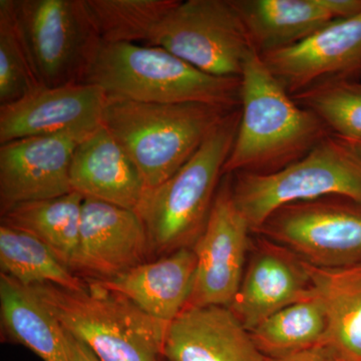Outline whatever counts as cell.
Segmentation results:
<instances>
[{
    "label": "cell",
    "instance_id": "cell-1",
    "mask_svg": "<svg viewBox=\"0 0 361 361\" xmlns=\"http://www.w3.org/2000/svg\"><path fill=\"white\" fill-rule=\"evenodd\" d=\"M329 135L324 123L299 106L260 54L252 51L242 71L238 132L224 176L277 172L307 155Z\"/></svg>",
    "mask_w": 361,
    "mask_h": 361
},
{
    "label": "cell",
    "instance_id": "cell-2",
    "mask_svg": "<svg viewBox=\"0 0 361 361\" xmlns=\"http://www.w3.org/2000/svg\"><path fill=\"white\" fill-rule=\"evenodd\" d=\"M240 122V108L226 115L193 157L163 184L146 191L137 212L151 256L193 248L205 229L224 177Z\"/></svg>",
    "mask_w": 361,
    "mask_h": 361
},
{
    "label": "cell",
    "instance_id": "cell-3",
    "mask_svg": "<svg viewBox=\"0 0 361 361\" xmlns=\"http://www.w3.org/2000/svg\"><path fill=\"white\" fill-rule=\"evenodd\" d=\"M85 82L140 103L203 104L231 111L241 104V78L209 75L153 45L102 42Z\"/></svg>",
    "mask_w": 361,
    "mask_h": 361
},
{
    "label": "cell",
    "instance_id": "cell-4",
    "mask_svg": "<svg viewBox=\"0 0 361 361\" xmlns=\"http://www.w3.org/2000/svg\"><path fill=\"white\" fill-rule=\"evenodd\" d=\"M232 111L203 104L140 103L108 94L103 126L134 161L149 191L178 172Z\"/></svg>",
    "mask_w": 361,
    "mask_h": 361
},
{
    "label": "cell",
    "instance_id": "cell-5",
    "mask_svg": "<svg viewBox=\"0 0 361 361\" xmlns=\"http://www.w3.org/2000/svg\"><path fill=\"white\" fill-rule=\"evenodd\" d=\"M87 281L89 287L82 291L49 284L32 288L63 329L102 361H161L169 323L92 280Z\"/></svg>",
    "mask_w": 361,
    "mask_h": 361
},
{
    "label": "cell",
    "instance_id": "cell-6",
    "mask_svg": "<svg viewBox=\"0 0 361 361\" xmlns=\"http://www.w3.org/2000/svg\"><path fill=\"white\" fill-rule=\"evenodd\" d=\"M235 203L252 233L288 204L341 196L361 202V156L329 135L302 159L271 174L231 175Z\"/></svg>",
    "mask_w": 361,
    "mask_h": 361
},
{
    "label": "cell",
    "instance_id": "cell-7",
    "mask_svg": "<svg viewBox=\"0 0 361 361\" xmlns=\"http://www.w3.org/2000/svg\"><path fill=\"white\" fill-rule=\"evenodd\" d=\"M40 87L84 84L102 39L85 0H11Z\"/></svg>",
    "mask_w": 361,
    "mask_h": 361
},
{
    "label": "cell",
    "instance_id": "cell-8",
    "mask_svg": "<svg viewBox=\"0 0 361 361\" xmlns=\"http://www.w3.org/2000/svg\"><path fill=\"white\" fill-rule=\"evenodd\" d=\"M146 44L224 78H241L247 58L255 51L234 0H179Z\"/></svg>",
    "mask_w": 361,
    "mask_h": 361
},
{
    "label": "cell",
    "instance_id": "cell-9",
    "mask_svg": "<svg viewBox=\"0 0 361 361\" xmlns=\"http://www.w3.org/2000/svg\"><path fill=\"white\" fill-rule=\"evenodd\" d=\"M322 269L361 266V202L341 196L277 209L254 231Z\"/></svg>",
    "mask_w": 361,
    "mask_h": 361
},
{
    "label": "cell",
    "instance_id": "cell-10",
    "mask_svg": "<svg viewBox=\"0 0 361 361\" xmlns=\"http://www.w3.org/2000/svg\"><path fill=\"white\" fill-rule=\"evenodd\" d=\"M250 233V226L233 198L231 175H225L208 223L193 247L197 268L187 307H229L248 260Z\"/></svg>",
    "mask_w": 361,
    "mask_h": 361
},
{
    "label": "cell",
    "instance_id": "cell-11",
    "mask_svg": "<svg viewBox=\"0 0 361 361\" xmlns=\"http://www.w3.org/2000/svg\"><path fill=\"white\" fill-rule=\"evenodd\" d=\"M92 132L23 137L2 144L0 213L18 204L56 198L73 192L71 159L78 144Z\"/></svg>",
    "mask_w": 361,
    "mask_h": 361
},
{
    "label": "cell",
    "instance_id": "cell-12",
    "mask_svg": "<svg viewBox=\"0 0 361 361\" xmlns=\"http://www.w3.org/2000/svg\"><path fill=\"white\" fill-rule=\"evenodd\" d=\"M106 101L102 87L87 82L37 87L0 106V145L23 137L92 132L103 125Z\"/></svg>",
    "mask_w": 361,
    "mask_h": 361
},
{
    "label": "cell",
    "instance_id": "cell-13",
    "mask_svg": "<svg viewBox=\"0 0 361 361\" xmlns=\"http://www.w3.org/2000/svg\"><path fill=\"white\" fill-rule=\"evenodd\" d=\"M229 310L249 332L291 304L314 295L305 263L285 247L258 236Z\"/></svg>",
    "mask_w": 361,
    "mask_h": 361
},
{
    "label": "cell",
    "instance_id": "cell-14",
    "mask_svg": "<svg viewBox=\"0 0 361 361\" xmlns=\"http://www.w3.org/2000/svg\"><path fill=\"white\" fill-rule=\"evenodd\" d=\"M149 255L148 234L139 214L85 199L73 272L85 279H109L146 262Z\"/></svg>",
    "mask_w": 361,
    "mask_h": 361
},
{
    "label": "cell",
    "instance_id": "cell-15",
    "mask_svg": "<svg viewBox=\"0 0 361 361\" xmlns=\"http://www.w3.org/2000/svg\"><path fill=\"white\" fill-rule=\"evenodd\" d=\"M260 56L290 96L326 78L350 77L361 70V13Z\"/></svg>",
    "mask_w": 361,
    "mask_h": 361
},
{
    "label": "cell",
    "instance_id": "cell-16",
    "mask_svg": "<svg viewBox=\"0 0 361 361\" xmlns=\"http://www.w3.org/2000/svg\"><path fill=\"white\" fill-rule=\"evenodd\" d=\"M166 361H265L248 331L225 306L186 307L169 323Z\"/></svg>",
    "mask_w": 361,
    "mask_h": 361
},
{
    "label": "cell",
    "instance_id": "cell-17",
    "mask_svg": "<svg viewBox=\"0 0 361 361\" xmlns=\"http://www.w3.org/2000/svg\"><path fill=\"white\" fill-rule=\"evenodd\" d=\"M73 192L137 211L146 193L134 161L103 125L78 144L70 169Z\"/></svg>",
    "mask_w": 361,
    "mask_h": 361
},
{
    "label": "cell",
    "instance_id": "cell-18",
    "mask_svg": "<svg viewBox=\"0 0 361 361\" xmlns=\"http://www.w3.org/2000/svg\"><path fill=\"white\" fill-rule=\"evenodd\" d=\"M196 268L193 248H184L146 261L118 276L90 280L125 297L152 317L171 323L187 307Z\"/></svg>",
    "mask_w": 361,
    "mask_h": 361
},
{
    "label": "cell",
    "instance_id": "cell-19",
    "mask_svg": "<svg viewBox=\"0 0 361 361\" xmlns=\"http://www.w3.org/2000/svg\"><path fill=\"white\" fill-rule=\"evenodd\" d=\"M258 54L298 44L336 20L324 0H234Z\"/></svg>",
    "mask_w": 361,
    "mask_h": 361
},
{
    "label": "cell",
    "instance_id": "cell-20",
    "mask_svg": "<svg viewBox=\"0 0 361 361\" xmlns=\"http://www.w3.org/2000/svg\"><path fill=\"white\" fill-rule=\"evenodd\" d=\"M0 322L4 338L42 361H70L61 323L32 287L0 273Z\"/></svg>",
    "mask_w": 361,
    "mask_h": 361
},
{
    "label": "cell",
    "instance_id": "cell-21",
    "mask_svg": "<svg viewBox=\"0 0 361 361\" xmlns=\"http://www.w3.org/2000/svg\"><path fill=\"white\" fill-rule=\"evenodd\" d=\"M305 266L326 312L329 329L323 346L337 361H361V266L342 269Z\"/></svg>",
    "mask_w": 361,
    "mask_h": 361
},
{
    "label": "cell",
    "instance_id": "cell-22",
    "mask_svg": "<svg viewBox=\"0 0 361 361\" xmlns=\"http://www.w3.org/2000/svg\"><path fill=\"white\" fill-rule=\"evenodd\" d=\"M85 198L77 192L18 204L1 214V224L32 235L73 270L80 244Z\"/></svg>",
    "mask_w": 361,
    "mask_h": 361
},
{
    "label": "cell",
    "instance_id": "cell-23",
    "mask_svg": "<svg viewBox=\"0 0 361 361\" xmlns=\"http://www.w3.org/2000/svg\"><path fill=\"white\" fill-rule=\"evenodd\" d=\"M0 273L27 287L49 284L75 291L89 287L85 278L63 264L39 239L4 224L0 225Z\"/></svg>",
    "mask_w": 361,
    "mask_h": 361
},
{
    "label": "cell",
    "instance_id": "cell-24",
    "mask_svg": "<svg viewBox=\"0 0 361 361\" xmlns=\"http://www.w3.org/2000/svg\"><path fill=\"white\" fill-rule=\"evenodd\" d=\"M327 329L324 306L314 294L271 315L250 334L265 357L276 358L323 346Z\"/></svg>",
    "mask_w": 361,
    "mask_h": 361
},
{
    "label": "cell",
    "instance_id": "cell-25",
    "mask_svg": "<svg viewBox=\"0 0 361 361\" xmlns=\"http://www.w3.org/2000/svg\"><path fill=\"white\" fill-rule=\"evenodd\" d=\"M179 0H85L102 42L147 44Z\"/></svg>",
    "mask_w": 361,
    "mask_h": 361
},
{
    "label": "cell",
    "instance_id": "cell-26",
    "mask_svg": "<svg viewBox=\"0 0 361 361\" xmlns=\"http://www.w3.org/2000/svg\"><path fill=\"white\" fill-rule=\"evenodd\" d=\"M292 97L314 113L332 135L348 142L361 141V82L350 77L326 78Z\"/></svg>",
    "mask_w": 361,
    "mask_h": 361
},
{
    "label": "cell",
    "instance_id": "cell-27",
    "mask_svg": "<svg viewBox=\"0 0 361 361\" xmlns=\"http://www.w3.org/2000/svg\"><path fill=\"white\" fill-rule=\"evenodd\" d=\"M39 87L16 28L13 2L0 0V106L14 103Z\"/></svg>",
    "mask_w": 361,
    "mask_h": 361
},
{
    "label": "cell",
    "instance_id": "cell-28",
    "mask_svg": "<svg viewBox=\"0 0 361 361\" xmlns=\"http://www.w3.org/2000/svg\"><path fill=\"white\" fill-rule=\"evenodd\" d=\"M63 341L70 361H102L94 351L77 337L63 329Z\"/></svg>",
    "mask_w": 361,
    "mask_h": 361
},
{
    "label": "cell",
    "instance_id": "cell-29",
    "mask_svg": "<svg viewBox=\"0 0 361 361\" xmlns=\"http://www.w3.org/2000/svg\"><path fill=\"white\" fill-rule=\"evenodd\" d=\"M265 361H337L329 349L324 346L306 349L293 355L282 356V357H266Z\"/></svg>",
    "mask_w": 361,
    "mask_h": 361
},
{
    "label": "cell",
    "instance_id": "cell-30",
    "mask_svg": "<svg viewBox=\"0 0 361 361\" xmlns=\"http://www.w3.org/2000/svg\"><path fill=\"white\" fill-rule=\"evenodd\" d=\"M349 144H350L351 146L355 149V151L361 156V141L349 142Z\"/></svg>",
    "mask_w": 361,
    "mask_h": 361
},
{
    "label": "cell",
    "instance_id": "cell-31",
    "mask_svg": "<svg viewBox=\"0 0 361 361\" xmlns=\"http://www.w3.org/2000/svg\"><path fill=\"white\" fill-rule=\"evenodd\" d=\"M357 75H360V78H361V70L360 71H358Z\"/></svg>",
    "mask_w": 361,
    "mask_h": 361
}]
</instances>
